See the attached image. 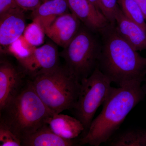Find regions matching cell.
Instances as JSON below:
<instances>
[{
  "label": "cell",
  "mask_w": 146,
  "mask_h": 146,
  "mask_svg": "<svg viewBox=\"0 0 146 146\" xmlns=\"http://www.w3.org/2000/svg\"><path fill=\"white\" fill-rule=\"evenodd\" d=\"M101 49L97 67L119 86L145 81L146 57L142 56L118 34L115 23L99 33Z\"/></svg>",
  "instance_id": "1"
},
{
  "label": "cell",
  "mask_w": 146,
  "mask_h": 146,
  "mask_svg": "<svg viewBox=\"0 0 146 146\" xmlns=\"http://www.w3.org/2000/svg\"><path fill=\"white\" fill-rule=\"evenodd\" d=\"M142 83L112 87L100 113L94 119L80 145L99 146L106 143L119 128L127 115L145 98Z\"/></svg>",
  "instance_id": "2"
},
{
  "label": "cell",
  "mask_w": 146,
  "mask_h": 146,
  "mask_svg": "<svg viewBox=\"0 0 146 146\" xmlns=\"http://www.w3.org/2000/svg\"><path fill=\"white\" fill-rule=\"evenodd\" d=\"M1 111V121L21 140L46 124L53 115L28 80L20 93Z\"/></svg>",
  "instance_id": "3"
},
{
  "label": "cell",
  "mask_w": 146,
  "mask_h": 146,
  "mask_svg": "<svg viewBox=\"0 0 146 146\" xmlns=\"http://www.w3.org/2000/svg\"><path fill=\"white\" fill-rule=\"evenodd\" d=\"M31 81L36 94L54 114L75 107L81 82L67 66L59 65L32 78Z\"/></svg>",
  "instance_id": "4"
},
{
  "label": "cell",
  "mask_w": 146,
  "mask_h": 146,
  "mask_svg": "<svg viewBox=\"0 0 146 146\" xmlns=\"http://www.w3.org/2000/svg\"><path fill=\"white\" fill-rule=\"evenodd\" d=\"M93 33L86 27H80L60 54L66 66L80 82L91 75L98 65L101 43Z\"/></svg>",
  "instance_id": "5"
},
{
  "label": "cell",
  "mask_w": 146,
  "mask_h": 146,
  "mask_svg": "<svg viewBox=\"0 0 146 146\" xmlns=\"http://www.w3.org/2000/svg\"><path fill=\"white\" fill-rule=\"evenodd\" d=\"M111 83L97 66L91 75L82 80L78 99L73 110L75 117L84 127L83 136L88 131L97 110L109 96Z\"/></svg>",
  "instance_id": "6"
},
{
  "label": "cell",
  "mask_w": 146,
  "mask_h": 146,
  "mask_svg": "<svg viewBox=\"0 0 146 146\" xmlns=\"http://www.w3.org/2000/svg\"><path fill=\"white\" fill-rule=\"evenodd\" d=\"M58 56L56 47L49 43L36 48L32 54L19 62L26 73L33 78L59 66Z\"/></svg>",
  "instance_id": "7"
},
{
  "label": "cell",
  "mask_w": 146,
  "mask_h": 146,
  "mask_svg": "<svg viewBox=\"0 0 146 146\" xmlns=\"http://www.w3.org/2000/svg\"><path fill=\"white\" fill-rule=\"evenodd\" d=\"M27 82L12 64L1 61L0 65V111L3 110L21 92Z\"/></svg>",
  "instance_id": "8"
},
{
  "label": "cell",
  "mask_w": 146,
  "mask_h": 146,
  "mask_svg": "<svg viewBox=\"0 0 146 146\" xmlns=\"http://www.w3.org/2000/svg\"><path fill=\"white\" fill-rule=\"evenodd\" d=\"M71 13L87 29L99 33L110 23L101 11L89 0H68Z\"/></svg>",
  "instance_id": "9"
},
{
  "label": "cell",
  "mask_w": 146,
  "mask_h": 146,
  "mask_svg": "<svg viewBox=\"0 0 146 146\" xmlns=\"http://www.w3.org/2000/svg\"><path fill=\"white\" fill-rule=\"evenodd\" d=\"M80 23L75 15L67 13L58 17L44 31L53 42L64 48L78 32Z\"/></svg>",
  "instance_id": "10"
},
{
  "label": "cell",
  "mask_w": 146,
  "mask_h": 146,
  "mask_svg": "<svg viewBox=\"0 0 146 146\" xmlns=\"http://www.w3.org/2000/svg\"><path fill=\"white\" fill-rule=\"evenodd\" d=\"M24 11L18 8L0 15V44L4 47V52L23 34L26 27Z\"/></svg>",
  "instance_id": "11"
},
{
  "label": "cell",
  "mask_w": 146,
  "mask_h": 146,
  "mask_svg": "<svg viewBox=\"0 0 146 146\" xmlns=\"http://www.w3.org/2000/svg\"><path fill=\"white\" fill-rule=\"evenodd\" d=\"M115 26L118 34L136 50H146V32L127 18L121 9L116 14Z\"/></svg>",
  "instance_id": "12"
},
{
  "label": "cell",
  "mask_w": 146,
  "mask_h": 146,
  "mask_svg": "<svg viewBox=\"0 0 146 146\" xmlns=\"http://www.w3.org/2000/svg\"><path fill=\"white\" fill-rule=\"evenodd\" d=\"M46 123L55 134L68 140L75 139L84 130L83 124L77 118L60 113L53 114Z\"/></svg>",
  "instance_id": "13"
},
{
  "label": "cell",
  "mask_w": 146,
  "mask_h": 146,
  "mask_svg": "<svg viewBox=\"0 0 146 146\" xmlns=\"http://www.w3.org/2000/svg\"><path fill=\"white\" fill-rule=\"evenodd\" d=\"M23 146H72L80 145L74 139L68 140L58 136L45 124L36 131L21 140Z\"/></svg>",
  "instance_id": "14"
},
{
  "label": "cell",
  "mask_w": 146,
  "mask_h": 146,
  "mask_svg": "<svg viewBox=\"0 0 146 146\" xmlns=\"http://www.w3.org/2000/svg\"><path fill=\"white\" fill-rule=\"evenodd\" d=\"M69 9L68 0H47L32 11L33 21L45 30L58 17L68 13Z\"/></svg>",
  "instance_id": "15"
},
{
  "label": "cell",
  "mask_w": 146,
  "mask_h": 146,
  "mask_svg": "<svg viewBox=\"0 0 146 146\" xmlns=\"http://www.w3.org/2000/svg\"><path fill=\"white\" fill-rule=\"evenodd\" d=\"M108 141L110 146H146V131L128 129L112 136Z\"/></svg>",
  "instance_id": "16"
},
{
  "label": "cell",
  "mask_w": 146,
  "mask_h": 146,
  "mask_svg": "<svg viewBox=\"0 0 146 146\" xmlns=\"http://www.w3.org/2000/svg\"><path fill=\"white\" fill-rule=\"evenodd\" d=\"M121 10L127 18L138 24L146 32V20L139 6L134 0H118Z\"/></svg>",
  "instance_id": "17"
},
{
  "label": "cell",
  "mask_w": 146,
  "mask_h": 146,
  "mask_svg": "<svg viewBox=\"0 0 146 146\" xmlns=\"http://www.w3.org/2000/svg\"><path fill=\"white\" fill-rule=\"evenodd\" d=\"M36 48L30 44L23 35L9 46L5 53L13 56L19 62L32 54Z\"/></svg>",
  "instance_id": "18"
},
{
  "label": "cell",
  "mask_w": 146,
  "mask_h": 146,
  "mask_svg": "<svg viewBox=\"0 0 146 146\" xmlns=\"http://www.w3.org/2000/svg\"><path fill=\"white\" fill-rule=\"evenodd\" d=\"M45 35L44 30L41 25L33 21L26 27L23 35L30 44L36 47L44 43Z\"/></svg>",
  "instance_id": "19"
},
{
  "label": "cell",
  "mask_w": 146,
  "mask_h": 146,
  "mask_svg": "<svg viewBox=\"0 0 146 146\" xmlns=\"http://www.w3.org/2000/svg\"><path fill=\"white\" fill-rule=\"evenodd\" d=\"M99 7L111 24H115L116 14L120 9L118 0H98Z\"/></svg>",
  "instance_id": "20"
},
{
  "label": "cell",
  "mask_w": 146,
  "mask_h": 146,
  "mask_svg": "<svg viewBox=\"0 0 146 146\" xmlns=\"http://www.w3.org/2000/svg\"><path fill=\"white\" fill-rule=\"evenodd\" d=\"M0 146H21V141L9 128L0 122Z\"/></svg>",
  "instance_id": "21"
},
{
  "label": "cell",
  "mask_w": 146,
  "mask_h": 146,
  "mask_svg": "<svg viewBox=\"0 0 146 146\" xmlns=\"http://www.w3.org/2000/svg\"><path fill=\"white\" fill-rule=\"evenodd\" d=\"M18 5L24 11H33L42 3V0H16Z\"/></svg>",
  "instance_id": "22"
},
{
  "label": "cell",
  "mask_w": 146,
  "mask_h": 146,
  "mask_svg": "<svg viewBox=\"0 0 146 146\" xmlns=\"http://www.w3.org/2000/svg\"><path fill=\"white\" fill-rule=\"evenodd\" d=\"M18 8L16 0H0V15Z\"/></svg>",
  "instance_id": "23"
},
{
  "label": "cell",
  "mask_w": 146,
  "mask_h": 146,
  "mask_svg": "<svg viewBox=\"0 0 146 146\" xmlns=\"http://www.w3.org/2000/svg\"><path fill=\"white\" fill-rule=\"evenodd\" d=\"M140 7L146 20V0H134Z\"/></svg>",
  "instance_id": "24"
},
{
  "label": "cell",
  "mask_w": 146,
  "mask_h": 146,
  "mask_svg": "<svg viewBox=\"0 0 146 146\" xmlns=\"http://www.w3.org/2000/svg\"><path fill=\"white\" fill-rule=\"evenodd\" d=\"M89 1L91 2V3H93L94 5L96 6L99 9V7L98 0H89Z\"/></svg>",
  "instance_id": "25"
},
{
  "label": "cell",
  "mask_w": 146,
  "mask_h": 146,
  "mask_svg": "<svg viewBox=\"0 0 146 146\" xmlns=\"http://www.w3.org/2000/svg\"><path fill=\"white\" fill-rule=\"evenodd\" d=\"M143 88L144 89V90H145V92L146 93V87H145H145H143Z\"/></svg>",
  "instance_id": "26"
},
{
  "label": "cell",
  "mask_w": 146,
  "mask_h": 146,
  "mask_svg": "<svg viewBox=\"0 0 146 146\" xmlns=\"http://www.w3.org/2000/svg\"><path fill=\"white\" fill-rule=\"evenodd\" d=\"M47 1V0H42V2H43L45 1Z\"/></svg>",
  "instance_id": "27"
}]
</instances>
